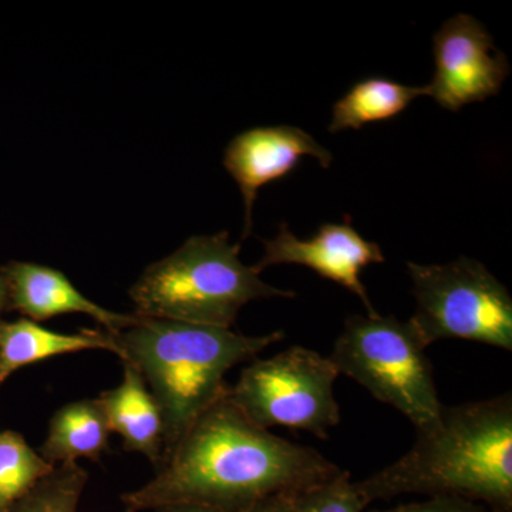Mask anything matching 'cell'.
Wrapping results in <instances>:
<instances>
[{"mask_svg": "<svg viewBox=\"0 0 512 512\" xmlns=\"http://www.w3.org/2000/svg\"><path fill=\"white\" fill-rule=\"evenodd\" d=\"M228 392L192 424L150 483L121 495L126 512L177 503L241 512L275 495L299 493L342 470L315 448L255 426Z\"/></svg>", "mask_w": 512, "mask_h": 512, "instance_id": "6da1fadb", "label": "cell"}, {"mask_svg": "<svg viewBox=\"0 0 512 512\" xmlns=\"http://www.w3.org/2000/svg\"><path fill=\"white\" fill-rule=\"evenodd\" d=\"M9 305L10 298L8 281H6L5 272H3V269H0V311L8 308Z\"/></svg>", "mask_w": 512, "mask_h": 512, "instance_id": "7402d4cb", "label": "cell"}, {"mask_svg": "<svg viewBox=\"0 0 512 512\" xmlns=\"http://www.w3.org/2000/svg\"><path fill=\"white\" fill-rule=\"evenodd\" d=\"M241 512H292V495H275Z\"/></svg>", "mask_w": 512, "mask_h": 512, "instance_id": "ffe728a7", "label": "cell"}, {"mask_svg": "<svg viewBox=\"0 0 512 512\" xmlns=\"http://www.w3.org/2000/svg\"><path fill=\"white\" fill-rule=\"evenodd\" d=\"M239 249L228 232L191 237L131 286L136 315L231 329L247 303L296 295L265 284L254 266L242 264Z\"/></svg>", "mask_w": 512, "mask_h": 512, "instance_id": "277c9868", "label": "cell"}, {"mask_svg": "<svg viewBox=\"0 0 512 512\" xmlns=\"http://www.w3.org/2000/svg\"><path fill=\"white\" fill-rule=\"evenodd\" d=\"M433 55L436 72L426 86L427 96L450 111L497 96L510 74L507 56L495 50L483 23L464 13L437 30Z\"/></svg>", "mask_w": 512, "mask_h": 512, "instance_id": "ba28073f", "label": "cell"}, {"mask_svg": "<svg viewBox=\"0 0 512 512\" xmlns=\"http://www.w3.org/2000/svg\"><path fill=\"white\" fill-rule=\"evenodd\" d=\"M156 512H222L217 508L208 507V505L192 504V503H177L167 504L163 507H158Z\"/></svg>", "mask_w": 512, "mask_h": 512, "instance_id": "44dd1931", "label": "cell"}, {"mask_svg": "<svg viewBox=\"0 0 512 512\" xmlns=\"http://www.w3.org/2000/svg\"><path fill=\"white\" fill-rule=\"evenodd\" d=\"M349 471L292 495V512H363L367 507Z\"/></svg>", "mask_w": 512, "mask_h": 512, "instance_id": "ac0fdd59", "label": "cell"}, {"mask_svg": "<svg viewBox=\"0 0 512 512\" xmlns=\"http://www.w3.org/2000/svg\"><path fill=\"white\" fill-rule=\"evenodd\" d=\"M110 433L99 397L69 403L50 419L40 456L53 466L76 463L79 458L100 461L109 450Z\"/></svg>", "mask_w": 512, "mask_h": 512, "instance_id": "5bb4252c", "label": "cell"}, {"mask_svg": "<svg viewBox=\"0 0 512 512\" xmlns=\"http://www.w3.org/2000/svg\"><path fill=\"white\" fill-rule=\"evenodd\" d=\"M423 96H427L426 86H406L384 77L360 80L336 101L328 130H359L366 124L392 120Z\"/></svg>", "mask_w": 512, "mask_h": 512, "instance_id": "9a60e30c", "label": "cell"}, {"mask_svg": "<svg viewBox=\"0 0 512 512\" xmlns=\"http://www.w3.org/2000/svg\"><path fill=\"white\" fill-rule=\"evenodd\" d=\"M123 382L99 396L111 431L123 439L127 451L146 456L154 466L164 460V421L143 377L131 363L123 362Z\"/></svg>", "mask_w": 512, "mask_h": 512, "instance_id": "7c38bea8", "label": "cell"}, {"mask_svg": "<svg viewBox=\"0 0 512 512\" xmlns=\"http://www.w3.org/2000/svg\"><path fill=\"white\" fill-rule=\"evenodd\" d=\"M83 350H107L120 357L114 336L106 330H82L66 335L42 328L29 319L0 322V384L20 367Z\"/></svg>", "mask_w": 512, "mask_h": 512, "instance_id": "4fadbf2b", "label": "cell"}, {"mask_svg": "<svg viewBox=\"0 0 512 512\" xmlns=\"http://www.w3.org/2000/svg\"><path fill=\"white\" fill-rule=\"evenodd\" d=\"M87 480L79 464H59L6 512H77Z\"/></svg>", "mask_w": 512, "mask_h": 512, "instance_id": "e0dca14e", "label": "cell"}, {"mask_svg": "<svg viewBox=\"0 0 512 512\" xmlns=\"http://www.w3.org/2000/svg\"><path fill=\"white\" fill-rule=\"evenodd\" d=\"M338 376L329 356L292 346L268 359L252 360L228 396L261 429L284 426L326 440L340 423L333 390Z\"/></svg>", "mask_w": 512, "mask_h": 512, "instance_id": "52a82bcc", "label": "cell"}, {"mask_svg": "<svg viewBox=\"0 0 512 512\" xmlns=\"http://www.w3.org/2000/svg\"><path fill=\"white\" fill-rule=\"evenodd\" d=\"M303 157H313L329 168L332 153L305 130L293 126L249 128L229 141L224 167L234 178L244 198L245 222L242 239L252 231V211L258 192L266 184L284 180Z\"/></svg>", "mask_w": 512, "mask_h": 512, "instance_id": "30bf717a", "label": "cell"}, {"mask_svg": "<svg viewBox=\"0 0 512 512\" xmlns=\"http://www.w3.org/2000/svg\"><path fill=\"white\" fill-rule=\"evenodd\" d=\"M56 466L47 463L26 443L22 434L6 430L0 433V512H6L29 493Z\"/></svg>", "mask_w": 512, "mask_h": 512, "instance_id": "2e32d148", "label": "cell"}, {"mask_svg": "<svg viewBox=\"0 0 512 512\" xmlns=\"http://www.w3.org/2000/svg\"><path fill=\"white\" fill-rule=\"evenodd\" d=\"M9 286L10 306L33 320L56 316H90L110 335H117L137 320L136 313L111 312L86 298L63 272L32 262H10L5 269Z\"/></svg>", "mask_w": 512, "mask_h": 512, "instance_id": "8fae6325", "label": "cell"}, {"mask_svg": "<svg viewBox=\"0 0 512 512\" xmlns=\"http://www.w3.org/2000/svg\"><path fill=\"white\" fill-rule=\"evenodd\" d=\"M367 504L403 494L464 498L512 511V397L441 407L399 460L355 483Z\"/></svg>", "mask_w": 512, "mask_h": 512, "instance_id": "7a4b0ae2", "label": "cell"}, {"mask_svg": "<svg viewBox=\"0 0 512 512\" xmlns=\"http://www.w3.org/2000/svg\"><path fill=\"white\" fill-rule=\"evenodd\" d=\"M284 336L282 330L247 336L138 315L133 325L114 335L120 359L136 367L163 416V463L201 414L227 394L229 370L254 360Z\"/></svg>", "mask_w": 512, "mask_h": 512, "instance_id": "3957f363", "label": "cell"}, {"mask_svg": "<svg viewBox=\"0 0 512 512\" xmlns=\"http://www.w3.org/2000/svg\"><path fill=\"white\" fill-rule=\"evenodd\" d=\"M426 349L409 320L379 313L353 315L346 319L329 359L339 375L399 410L419 431L436 423L443 407Z\"/></svg>", "mask_w": 512, "mask_h": 512, "instance_id": "5b68a950", "label": "cell"}, {"mask_svg": "<svg viewBox=\"0 0 512 512\" xmlns=\"http://www.w3.org/2000/svg\"><path fill=\"white\" fill-rule=\"evenodd\" d=\"M264 248V256L254 266L259 274L274 265L306 266L355 293L369 315H376L360 275L366 266L382 264L386 258L379 244L367 241L352 227L349 217L343 224L320 225L311 239L296 238L288 224L282 222L278 235L264 241Z\"/></svg>", "mask_w": 512, "mask_h": 512, "instance_id": "9c48e42d", "label": "cell"}, {"mask_svg": "<svg viewBox=\"0 0 512 512\" xmlns=\"http://www.w3.org/2000/svg\"><path fill=\"white\" fill-rule=\"evenodd\" d=\"M416 298L409 322L429 348L461 339L512 350V298L476 259L460 256L446 265L407 264Z\"/></svg>", "mask_w": 512, "mask_h": 512, "instance_id": "8992f818", "label": "cell"}, {"mask_svg": "<svg viewBox=\"0 0 512 512\" xmlns=\"http://www.w3.org/2000/svg\"><path fill=\"white\" fill-rule=\"evenodd\" d=\"M373 512H488L483 505L458 497L437 495L421 503L397 505L390 510Z\"/></svg>", "mask_w": 512, "mask_h": 512, "instance_id": "d6986e66", "label": "cell"}]
</instances>
